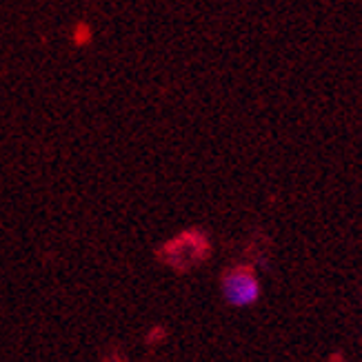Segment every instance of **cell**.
Returning <instances> with one entry per match:
<instances>
[{"instance_id": "obj_1", "label": "cell", "mask_w": 362, "mask_h": 362, "mask_svg": "<svg viewBox=\"0 0 362 362\" xmlns=\"http://www.w3.org/2000/svg\"><path fill=\"white\" fill-rule=\"evenodd\" d=\"M223 291H225V298L235 305V307H245L249 303H254L258 298V282H256V276L251 274L249 269H231L229 274H225L223 278Z\"/></svg>"}]
</instances>
